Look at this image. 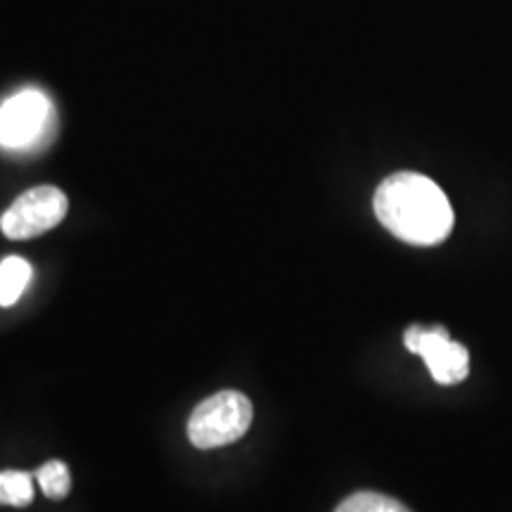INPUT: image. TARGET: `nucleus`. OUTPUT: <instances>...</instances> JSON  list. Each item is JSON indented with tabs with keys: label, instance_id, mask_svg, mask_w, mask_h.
<instances>
[{
	"label": "nucleus",
	"instance_id": "5",
	"mask_svg": "<svg viewBox=\"0 0 512 512\" xmlns=\"http://www.w3.org/2000/svg\"><path fill=\"white\" fill-rule=\"evenodd\" d=\"M403 344H406L411 354L422 356L430 375L439 384H456L465 380L467 373H470V354H467V349L463 344L453 342L446 328H441V325L430 330L413 325L403 335Z\"/></svg>",
	"mask_w": 512,
	"mask_h": 512
},
{
	"label": "nucleus",
	"instance_id": "1",
	"mask_svg": "<svg viewBox=\"0 0 512 512\" xmlns=\"http://www.w3.org/2000/svg\"><path fill=\"white\" fill-rule=\"evenodd\" d=\"M373 204L377 221L408 245H439L456 223L444 190L432 178L413 171L384 178Z\"/></svg>",
	"mask_w": 512,
	"mask_h": 512
},
{
	"label": "nucleus",
	"instance_id": "3",
	"mask_svg": "<svg viewBox=\"0 0 512 512\" xmlns=\"http://www.w3.org/2000/svg\"><path fill=\"white\" fill-rule=\"evenodd\" d=\"M252 401L242 392H219L204 399L188 422V437L197 448H219L242 439L252 425Z\"/></svg>",
	"mask_w": 512,
	"mask_h": 512
},
{
	"label": "nucleus",
	"instance_id": "4",
	"mask_svg": "<svg viewBox=\"0 0 512 512\" xmlns=\"http://www.w3.org/2000/svg\"><path fill=\"white\" fill-rule=\"evenodd\" d=\"M69 200L55 185H38L17 197L0 216V230L10 240H31L60 226Z\"/></svg>",
	"mask_w": 512,
	"mask_h": 512
},
{
	"label": "nucleus",
	"instance_id": "2",
	"mask_svg": "<svg viewBox=\"0 0 512 512\" xmlns=\"http://www.w3.org/2000/svg\"><path fill=\"white\" fill-rule=\"evenodd\" d=\"M57 114L41 88H24L0 105V147L12 152H38L53 143Z\"/></svg>",
	"mask_w": 512,
	"mask_h": 512
},
{
	"label": "nucleus",
	"instance_id": "8",
	"mask_svg": "<svg viewBox=\"0 0 512 512\" xmlns=\"http://www.w3.org/2000/svg\"><path fill=\"white\" fill-rule=\"evenodd\" d=\"M34 477L43 494L53 498V501H62L72 491V475H69V467L62 460H48L46 465L38 467Z\"/></svg>",
	"mask_w": 512,
	"mask_h": 512
},
{
	"label": "nucleus",
	"instance_id": "6",
	"mask_svg": "<svg viewBox=\"0 0 512 512\" xmlns=\"http://www.w3.org/2000/svg\"><path fill=\"white\" fill-rule=\"evenodd\" d=\"M31 280V266L22 256H8L0 261V306L17 304Z\"/></svg>",
	"mask_w": 512,
	"mask_h": 512
},
{
	"label": "nucleus",
	"instance_id": "9",
	"mask_svg": "<svg viewBox=\"0 0 512 512\" xmlns=\"http://www.w3.org/2000/svg\"><path fill=\"white\" fill-rule=\"evenodd\" d=\"M335 512H411L396 498H389L375 491H358V494L344 498Z\"/></svg>",
	"mask_w": 512,
	"mask_h": 512
},
{
	"label": "nucleus",
	"instance_id": "7",
	"mask_svg": "<svg viewBox=\"0 0 512 512\" xmlns=\"http://www.w3.org/2000/svg\"><path fill=\"white\" fill-rule=\"evenodd\" d=\"M34 479L29 472H0V505H12V508L29 505L34 501Z\"/></svg>",
	"mask_w": 512,
	"mask_h": 512
}]
</instances>
